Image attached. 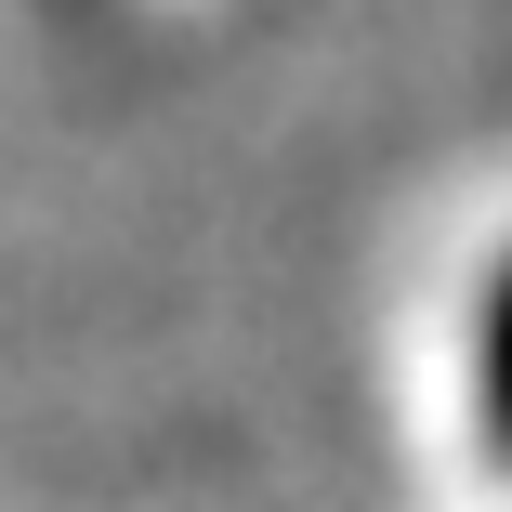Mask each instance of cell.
<instances>
[{
  "label": "cell",
  "instance_id": "obj_1",
  "mask_svg": "<svg viewBox=\"0 0 512 512\" xmlns=\"http://www.w3.org/2000/svg\"><path fill=\"white\" fill-rule=\"evenodd\" d=\"M486 407H499V434H512V289H499V316H486Z\"/></svg>",
  "mask_w": 512,
  "mask_h": 512
}]
</instances>
